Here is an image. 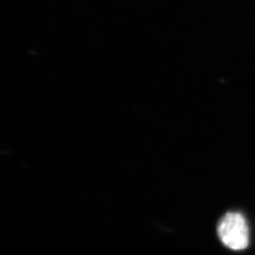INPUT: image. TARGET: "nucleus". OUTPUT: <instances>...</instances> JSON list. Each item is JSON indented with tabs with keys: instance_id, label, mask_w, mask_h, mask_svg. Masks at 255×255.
<instances>
[{
	"instance_id": "nucleus-1",
	"label": "nucleus",
	"mask_w": 255,
	"mask_h": 255,
	"mask_svg": "<svg viewBox=\"0 0 255 255\" xmlns=\"http://www.w3.org/2000/svg\"><path fill=\"white\" fill-rule=\"evenodd\" d=\"M218 234L221 242L231 250L241 251L249 246L248 223L240 213H228L220 219Z\"/></svg>"
}]
</instances>
